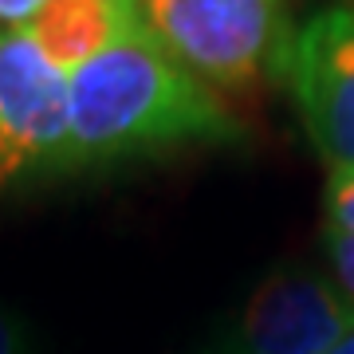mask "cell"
Returning <instances> with one entry per match:
<instances>
[{
	"instance_id": "cell-8",
	"label": "cell",
	"mask_w": 354,
	"mask_h": 354,
	"mask_svg": "<svg viewBox=\"0 0 354 354\" xmlns=\"http://www.w3.org/2000/svg\"><path fill=\"white\" fill-rule=\"evenodd\" d=\"M327 256H330V268H335L342 291L354 295V236L351 232L327 225Z\"/></svg>"
},
{
	"instance_id": "cell-3",
	"label": "cell",
	"mask_w": 354,
	"mask_h": 354,
	"mask_svg": "<svg viewBox=\"0 0 354 354\" xmlns=\"http://www.w3.org/2000/svg\"><path fill=\"white\" fill-rule=\"evenodd\" d=\"M67 142V75L32 32L0 28V185L59 165Z\"/></svg>"
},
{
	"instance_id": "cell-7",
	"label": "cell",
	"mask_w": 354,
	"mask_h": 354,
	"mask_svg": "<svg viewBox=\"0 0 354 354\" xmlns=\"http://www.w3.org/2000/svg\"><path fill=\"white\" fill-rule=\"evenodd\" d=\"M327 225L354 236V174L335 169L327 185Z\"/></svg>"
},
{
	"instance_id": "cell-5",
	"label": "cell",
	"mask_w": 354,
	"mask_h": 354,
	"mask_svg": "<svg viewBox=\"0 0 354 354\" xmlns=\"http://www.w3.org/2000/svg\"><path fill=\"white\" fill-rule=\"evenodd\" d=\"M354 327V304L315 272H276L241 319L244 354H330Z\"/></svg>"
},
{
	"instance_id": "cell-1",
	"label": "cell",
	"mask_w": 354,
	"mask_h": 354,
	"mask_svg": "<svg viewBox=\"0 0 354 354\" xmlns=\"http://www.w3.org/2000/svg\"><path fill=\"white\" fill-rule=\"evenodd\" d=\"M236 134L241 127L213 87L185 71L138 20L67 75V142L59 165L79 169L185 142H228Z\"/></svg>"
},
{
	"instance_id": "cell-11",
	"label": "cell",
	"mask_w": 354,
	"mask_h": 354,
	"mask_svg": "<svg viewBox=\"0 0 354 354\" xmlns=\"http://www.w3.org/2000/svg\"><path fill=\"white\" fill-rule=\"evenodd\" d=\"M330 354H354V327L346 330L339 342H335V351H330Z\"/></svg>"
},
{
	"instance_id": "cell-10",
	"label": "cell",
	"mask_w": 354,
	"mask_h": 354,
	"mask_svg": "<svg viewBox=\"0 0 354 354\" xmlns=\"http://www.w3.org/2000/svg\"><path fill=\"white\" fill-rule=\"evenodd\" d=\"M0 354H24V342H20V330L0 315Z\"/></svg>"
},
{
	"instance_id": "cell-2",
	"label": "cell",
	"mask_w": 354,
	"mask_h": 354,
	"mask_svg": "<svg viewBox=\"0 0 354 354\" xmlns=\"http://www.w3.org/2000/svg\"><path fill=\"white\" fill-rule=\"evenodd\" d=\"M150 36L209 87L241 91L288 71V0H130Z\"/></svg>"
},
{
	"instance_id": "cell-6",
	"label": "cell",
	"mask_w": 354,
	"mask_h": 354,
	"mask_svg": "<svg viewBox=\"0 0 354 354\" xmlns=\"http://www.w3.org/2000/svg\"><path fill=\"white\" fill-rule=\"evenodd\" d=\"M130 24H138L130 0H48L24 28L64 75H75Z\"/></svg>"
},
{
	"instance_id": "cell-4",
	"label": "cell",
	"mask_w": 354,
	"mask_h": 354,
	"mask_svg": "<svg viewBox=\"0 0 354 354\" xmlns=\"http://www.w3.org/2000/svg\"><path fill=\"white\" fill-rule=\"evenodd\" d=\"M288 79L315 150L354 174V4H330L291 36Z\"/></svg>"
},
{
	"instance_id": "cell-9",
	"label": "cell",
	"mask_w": 354,
	"mask_h": 354,
	"mask_svg": "<svg viewBox=\"0 0 354 354\" xmlns=\"http://www.w3.org/2000/svg\"><path fill=\"white\" fill-rule=\"evenodd\" d=\"M48 0H0V28H20L44 8Z\"/></svg>"
}]
</instances>
